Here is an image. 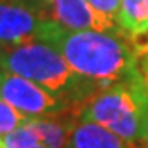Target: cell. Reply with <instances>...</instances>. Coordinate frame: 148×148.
Instances as JSON below:
<instances>
[{
  "mask_svg": "<svg viewBox=\"0 0 148 148\" xmlns=\"http://www.w3.org/2000/svg\"><path fill=\"white\" fill-rule=\"evenodd\" d=\"M38 41L54 47L79 75L98 88L111 84L134 82L141 77L139 54L132 38L123 30H75L45 18L38 32Z\"/></svg>",
  "mask_w": 148,
  "mask_h": 148,
  "instance_id": "cell-1",
  "label": "cell"
},
{
  "mask_svg": "<svg viewBox=\"0 0 148 148\" xmlns=\"http://www.w3.org/2000/svg\"><path fill=\"white\" fill-rule=\"evenodd\" d=\"M0 148H2V145H0Z\"/></svg>",
  "mask_w": 148,
  "mask_h": 148,
  "instance_id": "cell-17",
  "label": "cell"
},
{
  "mask_svg": "<svg viewBox=\"0 0 148 148\" xmlns=\"http://www.w3.org/2000/svg\"><path fill=\"white\" fill-rule=\"evenodd\" d=\"M71 112H77V111H66V112H61L57 116L30 118L27 121V125L39 136V139L45 143L47 148H66L71 129L79 121V120H73L70 116Z\"/></svg>",
  "mask_w": 148,
  "mask_h": 148,
  "instance_id": "cell-8",
  "label": "cell"
},
{
  "mask_svg": "<svg viewBox=\"0 0 148 148\" xmlns=\"http://www.w3.org/2000/svg\"><path fill=\"white\" fill-rule=\"evenodd\" d=\"M50 18L57 23L75 30H107L118 32L121 27L103 18L91 7L88 0H50Z\"/></svg>",
  "mask_w": 148,
  "mask_h": 148,
  "instance_id": "cell-6",
  "label": "cell"
},
{
  "mask_svg": "<svg viewBox=\"0 0 148 148\" xmlns=\"http://www.w3.org/2000/svg\"><path fill=\"white\" fill-rule=\"evenodd\" d=\"M66 148H137V146L95 121L79 120L71 129Z\"/></svg>",
  "mask_w": 148,
  "mask_h": 148,
  "instance_id": "cell-7",
  "label": "cell"
},
{
  "mask_svg": "<svg viewBox=\"0 0 148 148\" xmlns=\"http://www.w3.org/2000/svg\"><path fill=\"white\" fill-rule=\"evenodd\" d=\"M0 70L36 82L79 109L100 89L79 75L54 47L38 39L0 47Z\"/></svg>",
  "mask_w": 148,
  "mask_h": 148,
  "instance_id": "cell-2",
  "label": "cell"
},
{
  "mask_svg": "<svg viewBox=\"0 0 148 148\" xmlns=\"http://www.w3.org/2000/svg\"><path fill=\"white\" fill-rule=\"evenodd\" d=\"M27 121H29L27 116H23L11 103H7L5 100L0 98V137L13 132L14 129H18L20 125H23Z\"/></svg>",
  "mask_w": 148,
  "mask_h": 148,
  "instance_id": "cell-12",
  "label": "cell"
},
{
  "mask_svg": "<svg viewBox=\"0 0 148 148\" xmlns=\"http://www.w3.org/2000/svg\"><path fill=\"white\" fill-rule=\"evenodd\" d=\"M45 16L23 4L0 0V47H13L38 39Z\"/></svg>",
  "mask_w": 148,
  "mask_h": 148,
  "instance_id": "cell-5",
  "label": "cell"
},
{
  "mask_svg": "<svg viewBox=\"0 0 148 148\" xmlns=\"http://www.w3.org/2000/svg\"><path fill=\"white\" fill-rule=\"evenodd\" d=\"M2 148H47L39 136L30 129L27 123L20 125L18 129L0 137Z\"/></svg>",
  "mask_w": 148,
  "mask_h": 148,
  "instance_id": "cell-10",
  "label": "cell"
},
{
  "mask_svg": "<svg viewBox=\"0 0 148 148\" xmlns=\"http://www.w3.org/2000/svg\"><path fill=\"white\" fill-rule=\"evenodd\" d=\"M0 98L11 103L29 120L43 118V116H57L66 111H77L80 114V109L68 100L57 97L52 91L22 75L4 70H0Z\"/></svg>",
  "mask_w": 148,
  "mask_h": 148,
  "instance_id": "cell-4",
  "label": "cell"
},
{
  "mask_svg": "<svg viewBox=\"0 0 148 148\" xmlns=\"http://www.w3.org/2000/svg\"><path fill=\"white\" fill-rule=\"evenodd\" d=\"M91 7L97 13H100L103 18L118 23V13H120V4L121 0H88Z\"/></svg>",
  "mask_w": 148,
  "mask_h": 148,
  "instance_id": "cell-13",
  "label": "cell"
},
{
  "mask_svg": "<svg viewBox=\"0 0 148 148\" xmlns=\"http://www.w3.org/2000/svg\"><path fill=\"white\" fill-rule=\"evenodd\" d=\"M118 25L130 38L148 32V0H121Z\"/></svg>",
  "mask_w": 148,
  "mask_h": 148,
  "instance_id": "cell-9",
  "label": "cell"
},
{
  "mask_svg": "<svg viewBox=\"0 0 148 148\" xmlns=\"http://www.w3.org/2000/svg\"><path fill=\"white\" fill-rule=\"evenodd\" d=\"M5 2H16V4H23L30 9H34V11L41 13L45 18H48L45 14V11H48L50 9V0H5Z\"/></svg>",
  "mask_w": 148,
  "mask_h": 148,
  "instance_id": "cell-14",
  "label": "cell"
},
{
  "mask_svg": "<svg viewBox=\"0 0 148 148\" xmlns=\"http://www.w3.org/2000/svg\"><path fill=\"white\" fill-rule=\"evenodd\" d=\"M132 88L139 105V141L137 148H148V84L143 77L132 82Z\"/></svg>",
  "mask_w": 148,
  "mask_h": 148,
  "instance_id": "cell-11",
  "label": "cell"
},
{
  "mask_svg": "<svg viewBox=\"0 0 148 148\" xmlns=\"http://www.w3.org/2000/svg\"><path fill=\"white\" fill-rule=\"evenodd\" d=\"M137 68H139V73H141V77L145 79V82L148 84V52H143V54H139Z\"/></svg>",
  "mask_w": 148,
  "mask_h": 148,
  "instance_id": "cell-16",
  "label": "cell"
},
{
  "mask_svg": "<svg viewBox=\"0 0 148 148\" xmlns=\"http://www.w3.org/2000/svg\"><path fill=\"white\" fill-rule=\"evenodd\" d=\"M132 43L137 50V54H143V52H148V32L132 38Z\"/></svg>",
  "mask_w": 148,
  "mask_h": 148,
  "instance_id": "cell-15",
  "label": "cell"
},
{
  "mask_svg": "<svg viewBox=\"0 0 148 148\" xmlns=\"http://www.w3.org/2000/svg\"><path fill=\"white\" fill-rule=\"evenodd\" d=\"M80 120L98 123L137 146L139 105H137L132 82L111 84V86L100 88L82 105Z\"/></svg>",
  "mask_w": 148,
  "mask_h": 148,
  "instance_id": "cell-3",
  "label": "cell"
}]
</instances>
